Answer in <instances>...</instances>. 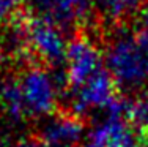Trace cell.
<instances>
[{"label":"cell","instance_id":"6da1fadb","mask_svg":"<svg viewBox=\"0 0 148 147\" xmlns=\"http://www.w3.org/2000/svg\"><path fill=\"white\" fill-rule=\"evenodd\" d=\"M106 70L125 92H140L148 86V30L123 32L107 44Z\"/></svg>","mask_w":148,"mask_h":147},{"label":"cell","instance_id":"7a4b0ae2","mask_svg":"<svg viewBox=\"0 0 148 147\" xmlns=\"http://www.w3.org/2000/svg\"><path fill=\"white\" fill-rule=\"evenodd\" d=\"M17 84L25 115L41 119L54 112L60 97V81L54 73L43 66H32L21 75Z\"/></svg>","mask_w":148,"mask_h":147},{"label":"cell","instance_id":"3957f363","mask_svg":"<svg viewBox=\"0 0 148 147\" xmlns=\"http://www.w3.org/2000/svg\"><path fill=\"white\" fill-rule=\"evenodd\" d=\"M22 27L27 49L33 52L44 65L58 66L65 63L69 44L65 38V30L40 16L22 19Z\"/></svg>","mask_w":148,"mask_h":147},{"label":"cell","instance_id":"277c9868","mask_svg":"<svg viewBox=\"0 0 148 147\" xmlns=\"http://www.w3.org/2000/svg\"><path fill=\"white\" fill-rule=\"evenodd\" d=\"M65 63L66 82L71 90H76L104 70V55L91 38L79 35L69 41Z\"/></svg>","mask_w":148,"mask_h":147},{"label":"cell","instance_id":"5b68a950","mask_svg":"<svg viewBox=\"0 0 148 147\" xmlns=\"http://www.w3.org/2000/svg\"><path fill=\"white\" fill-rule=\"evenodd\" d=\"M71 112L79 115H87L95 111H106L118 100L117 84L107 70H101L85 84L76 90H71Z\"/></svg>","mask_w":148,"mask_h":147},{"label":"cell","instance_id":"8992f818","mask_svg":"<svg viewBox=\"0 0 148 147\" xmlns=\"http://www.w3.org/2000/svg\"><path fill=\"white\" fill-rule=\"evenodd\" d=\"M36 16L51 21L62 30L76 29L90 19L93 0H32Z\"/></svg>","mask_w":148,"mask_h":147},{"label":"cell","instance_id":"52a82bcc","mask_svg":"<svg viewBox=\"0 0 148 147\" xmlns=\"http://www.w3.org/2000/svg\"><path fill=\"white\" fill-rule=\"evenodd\" d=\"M128 114V104L117 100L103 115V120L93 128L103 138L106 147H140L132 128L123 122Z\"/></svg>","mask_w":148,"mask_h":147},{"label":"cell","instance_id":"ba28073f","mask_svg":"<svg viewBox=\"0 0 148 147\" xmlns=\"http://www.w3.org/2000/svg\"><path fill=\"white\" fill-rule=\"evenodd\" d=\"M84 138V124L74 114L51 115L40 128V139L54 147H73Z\"/></svg>","mask_w":148,"mask_h":147},{"label":"cell","instance_id":"9c48e42d","mask_svg":"<svg viewBox=\"0 0 148 147\" xmlns=\"http://www.w3.org/2000/svg\"><path fill=\"white\" fill-rule=\"evenodd\" d=\"M145 0H93V10L109 24L121 22L140 10Z\"/></svg>","mask_w":148,"mask_h":147},{"label":"cell","instance_id":"30bf717a","mask_svg":"<svg viewBox=\"0 0 148 147\" xmlns=\"http://www.w3.org/2000/svg\"><path fill=\"white\" fill-rule=\"evenodd\" d=\"M3 111L13 120H21L25 115L17 79H10L3 82Z\"/></svg>","mask_w":148,"mask_h":147},{"label":"cell","instance_id":"8fae6325","mask_svg":"<svg viewBox=\"0 0 148 147\" xmlns=\"http://www.w3.org/2000/svg\"><path fill=\"white\" fill-rule=\"evenodd\" d=\"M128 119L142 136L148 138V93L140 95L136 101H132L128 106Z\"/></svg>","mask_w":148,"mask_h":147},{"label":"cell","instance_id":"7c38bea8","mask_svg":"<svg viewBox=\"0 0 148 147\" xmlns=\"http://www.w3.org/2000/svg\"><path fill=\"white\" fill-rule=\"evenodd\" d=\"M16 3L13 0H0V21L6 19L13 14Z\"/></svg>","mask_w":148,"mask_h":147},{"label":"cell","instance_id":"4fadbf2b","mask_svg":"<svg viewBox=\"0 0 148 147\" xmlns=\"http://www.w3.org/2000/svg\"><path fill=\"white\" fill-rule=\"evenodd\" d=\"M82 147H106V144H104L103 138L91 130V133L88 135V139L82 144Z\"/></svg>","mask_w":148,"mask_h":147},{"label":"cell","instance_id":"5bb4252c","mask_svg":"<svg viewBox=\"0 0 148 147\" xmlns=\"http://www.w3.org/2000/svg\"><path fill=\"white\" fill-rule=\"evenodd\" d=\"M14 147H54V146L46 144L41 139H22V141H19Z\"/></svg>","mask_w":148,"mask_h":147},{"label":"cell","instance_id":"9a60e30c","mask_svg":"<svg viewBox=\"0 0 148 147\" xmlns=\"http://www.w3.org/2000/svg\"><path fill=\"white\" fill-rule=\"evenodd\" d=\"M139 21L142 24L143 30H148V0L142 3V6L139 10Z\"/></svg>","mask_w":148,"mask_h":147},{"label":"cell","instance_id":"2e32d148","mask_svg":"<svg viewBox=\"0 0 148 147\" xmlns=\"http://www.w3.org/2000/svg\"><path fill=\"white\" fill-rule=\"evenodd\" d=\"M3 109V82L0 81V111Z\"/></svg>","mask_w":148,"mask_h":147},{"label":"cell","instance_id":"e0dca14e","mask_svg":"<svg viewBox=\"0 0 148 147\" xmlns=\"http://www.w3.org/2000/svg\"><path fill=\"white\" fill-rule=\"evenodd\" d=\"M13 2L17 5V3H25V2H30V0H13Z\"/></svg>","mask_w":148,"mask_h":147},{"label":"cell","instance_id":"ac0fdd59","mask_svg":"<svg viewBox=\"0 0 148 147\" xmlns=\"http://www.w3.org/2000/svg\"><path fill=\"white\" fill-rule=\"evenodd\" d=\"M145 147H148V138H147V141H145Z\"/></svg>","mask_w":148,"mask_h":147},{"label":"cell","instance_id":"d6986e66","mask_svg":"<svg viewBox=\"0 0 148 147\" xmlns=\"http://www.w3.org/2000/svg\"><path fill=\"white\" fill-rule=\"evenodd\" d=\"M0 41H2V32H0Z\"/></svg>","mask_w":148,"mask_h":147}]
</instances>
